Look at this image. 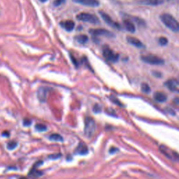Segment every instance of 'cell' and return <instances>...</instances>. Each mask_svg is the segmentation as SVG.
Masks as SVG:
<instances>
[{"mask_svg": "<svg viewBox=\"0 0 179 179\" xmlns=\"http://www.w3.org/2000/svg\"><path fill=\"white\" fill-rule=\"evenodd\" d=\"M164 0H158V1H159V4H162V3L164 2Z\"/></svg>", "mask_w": 179, "mask_h": 179, "instance_id": "cell-27", "label": "cell"}, {"mask_svg": "<svg viewBox=\"0 0 179 179\" xmlns=\"http://www.w3.org/2000/svg\"><path fill=\"white\" fill-rule=\"evenodd\" d=\"M88 153V148L86 146V144L81 143L79 145V146L77 147V148L76 149L75 153L78 155H86Z\"/></svg>", "mask_w": 179, "mask_h": 179, "instance_id": "cell-13", "label": "cell"}, {"mask_svg": "<svg viewBox=\"0 0 179 179\" xmlns=\"http://www.w3.org/2000/svg\"><path fill=\"white\" fill-rule=\"evenodd\" d=\"M103 55L108 61L112 62H115L118 61L119 59V55L117 53L113 51L111 48H109L108 46H105L103 49Z\"/></svg>", "mask_w": 179, "mask_h": 179, "instance_id": "cell-5", "label": "cell"}, {"mask_svg": "<svg viewBox=\"0 0 179 179\" xmlns=\"http://www.w3.org/2000/svg\"><path fill=\"white\" fill-rule=\"evenodd\" d=\"M154 99L158 102H164L166 100V96L164 93L157 92L154 94Z\"/></svg>", "mask_w": 179, "mask_h": 179, "instance_id": "cell-15", "label": "cell"}, {"mask_svg": "<svg viewBox=\"0 0 179 179\" xmlns=\"http://www.w3.org/2000/svg\"><path fill=\"white\" fill-rule=\"evenodd\" d=\"M141 90L144 93H148L150 92V88L147 83H142L141 84Z\"/></svg>", "mask_w": 179, "mask_h": 179, "instance_id": "cell-20", "label": "cell"}, {"mask_svg": "<svg viewBox=\"0 0 179 179\" xmlns=\"http://www.w3.org/2000/svg\"><path fill=\"white\" fill-rule=\"evenodd\" d=\"M60 25H61L65 30L70 32V31H72L73 29H74V27H75V23H74V22L72 21V20H66V21L62 22L61 23H60Z\"/></svg>", "mask_w": 179, "mask_h": 179, "instance_id": "cell-12", "label": "cell"}, {"mask_svg": "<svg viewBox=\"0 0 179 179\" xmlns=\"http://www.w3.org/2000/svg\"><path fill=\"white\" fill-rule=\"evenodd\" d=\"M141 60H143L144 62H146V63L153 65H163V64L164 63V61L163 59L154 55H143V56L141 57Z\"/></svg>", "mask_w": 179, "mask_h": 179, "instance_id": "cell-4", "label": "cell"}, {"mask_svg": "<svg viewBox=\"0 0 179 179\" xmlns=\"http://www.w3.org/2000/svg\"><path fill=\"white\" fill-rule=\"evenodd\" d=\"M178 85V82L175 79H171L169 80L165 83V86H166L169 90H172V91H175L177 89L176 87Z\"/></svg>", "mask_w": 179, "mask_h": 179, "instance_id": "cell-14", "label": "cell"}, {"mask_svg": "<svg viewBox=\"0 0 179 179\" xmlns=\"http://www.w3.org/2000/svg\"><path fill=\"white\" fill-rule=\"evenodd\" d=\"M90 33L94 36H104L107 37H114V34L104 29H90Z\"/></svg>", "mask_w": 179, "mask_h": 179, "instance_id": "cell-7", "label": "cell"}, {"mask_svg": "<svg viewBox=\"0 0 179 179\" xmlns=\"http://www.w3.org/2000/svg\"><path fill=\"white\" fill-rule=\"evenodd\" d=\"M95 120L90 117H87L85 120V134L87 137H91L94 134L95 131Z\"/></svg>", "mask_w": 179, "mask_h": 179, "instance_id": "cell-3", "label": "cell"}, {"mask_svg": "<svg viewBox=\"0 0 179 179\" xmlns=\"http://www.w3.org/2000/svg\"><path fill=\"white\" fill-rule=\"evenodd\" d=\"M93 110L95 113H100L101 111V107L99 105H95L93 108Z\"/></svg>", "mask_w": 179, "mask_h": 179, "instance_id": "cell-25", "label": "cell"}, {"mask_svg": "<svg viewBox=\"0 0 179 179\" xmlns=\"http://www.w3.org/2000/svg\"><path fill=\"white\" fill-rule=\"evenodd\" d=\"M138 3L146 5H151V6H156L159 4L158 0H138Z\"/></svg>", "mask_w": 179, "mask_h": 179, "instance_id": "cell-16", "label": "cell"}, {"mask_svg": "<svg viewBox=\"0 0 179 179\" xmlns=\"http://www.w3.org/2000/svg\"><path fill=\"white\" fill-rule=\"evenodd\" d=\"M75 39L81 44H85L88 41V37L86 35H85V34H80V35L76 36Z\"/></svg>", "mask_w": 179, "mask_h": 179, "instance_id": "cell-17", "label": "cell"}, {"mask_svg": "<svg viewBox=\"0 0 179 179\" xmlns=\"http://www.w3.org/2000/svg\"><path fill=\"white\" fill-rule=\"evenodd\" d=\"M24 125L25 126H29V125H30L31 123V121L29 120H27V119H25V120H24Z\"/></svg>", "mask_w": 179, "mask_h": 179, "instance_id": "cell-26", "label": "cell"}, {"mask_svg": "<svg viewBox=\"0 0 179 179\" xmlns=\"http://www.w3.org/2000/svg\"><path fill=\"white\" fill-rule=\"evenodd\" d=\"M78 4H81L87 6H91V7H96L100 5V2L98 0H73Z\"/></svg>", "mask_w": 179, "mask_h": 179, "instance_id": "cell-8", "label": "cell"}, {"mask_svg": "<svg viewBox=\"0 0 179 179\" xmlns=\"http://www.w3.org/2000/svg\"><path fill=\"white\" fill-rule=\"evenodd\" d=\"M48 91V89L46 88V87H40L39 89H38L37 97L38 99L40 100V102H46Z\"/></svg>", "mask_w": 179, "mask_h": 179, "instance_id": "cell-9", "label": "cell"}, {"mask_svg": "<svg viewBox=\"0 0 179 179\" xmlns=\"http://www.w3.org/2000/svg\"><path fill=\"white\" fill-rule=\"evenodd\" d=\"M159 43H160L162 46H166L168 43V39L166 37L164 36H162L159 39Z\"/></svg>", "mask_w": 179, "mask_h": 179, "instance_id": "cell-21", "label": "cell"}, {"mask_svg": "<svg viewBox=\"0 0 179 179\" xmlns=\"http://www.w3.org/2000/svg\"><path fill=\"white\" fill-rule=\"evenodd\" d=\"M168 1H171V0H168Z\"/></svg>", "mask_w": 179, "mask_h": 179, "instance_id": "cell-29", "label": "cell"}, {"mask_svg": "<svg viewBox=\"0 0 179 179\" xmlns=\"http://www.w3.org/2000/svg\"><path fill=\"white\" fill-rule=\"evenodd\" d=\"M76 18L80 21L89 22V23L95 24V25H97L100 22L98 17L97 15L92 14V13H81L76 16Z\"/></svg>", "mask_w": 179, "mask_h": 179, "instance_id": "cell-2", "label": "cell"}, {"mask_svg": "<svg viewBox=\"0 0 179 179\" xmlns=\"http://www.w3.org/2000/svg\"><path fill=\"white\" fill-rule=\"evenodd\" d=\"M100 14L101 16H102V19L104 20V22H105L107 25L114 27L115 29H120V25L118 22H115L114 20H113V19L111 18L107 13H104L103 11H100Z\"/></svg>", "mask_w": 179, "mask_h": 179, "instance_id": "cell-6", "label": "cell"}, {"mask_svg": "<svg viewBox=\"0 0 179 179\" xmlns=\"http://www.w3.org/2000/svg\"><path fill=\"white\" fill-rule=\"evenodd\" d=\"M42 173H41V172L36 171L35 169V168H33V169L32 170V171L30 172V173H29V175H32V176H41Z\"/></svg>", "mask_w": 179, "mask_h": 179, "instance_id": "cell-22", "label": "cell"}, {"mask_svg": "<svg viewBox=\"0 0 179 179\" xmlns=\"http://www.w3.org/2000/svg\"><path fill=\"white\" fill-rule=\"evenodd\" d=\"M65 1V0H55V1H54V5H55V6H58L62 4H63Z\"/></svg>", "mask_w": 179, "mask_h": 179, "instance_id": "cell-24", "label": "cell"}, {"mask_svg": "<svg viewBox=\"0 0 179 179\" xmlns=\"http://www.w3.org/2000/svg\"><path fill=\"white\" fill-rule=\"evenodd\" d=\"M17 146V143L15 141H11L8 143V149L9 150H13Z\"/></svg>", "mask_w": 179, "mask_h": 179, "instance_id": "cell-23", "label": "cell"}, {"mask_svg": "<svg viewBox=\"0 0 179 179\" xmlns=\"http://www.w3.org/2000/svg\"><path fill=\"white\" fill-rule=\"evenodd\" d=\"M127 41L128 43H130V44L133 45V46L137 47V48H144V45L143 43L141 42V41H139L138 39L137 38L133 37V36H127Z\"/></svg>", "mask_w": 179, "mask_h": 179, "instance_id": "cell-10", "label": "cell"}, {"mask_svg": "<svg viewBox=\"0 0 179 179\" xmlns=\"http://www.w3.org/2000/svg\"><path fill=\"white\" fill-rule=\"evenodd\" d=\"M123 25H124L125 28L128 32L134 33L136 31L133 22L130 20H129V19H125V20H123Z\"/></svg>", "mask_w": 179, "mask_h": 179, "instance_id": "cell-11", "label": "cell"}, {"mask_svg": "<svg viewBox=\"0 0 179 179\" xmlns=\"http://www.w3.org/2000/svg\"><path fill=\"white\" fill-rule=\"evenodd\" d=\"M49 139L52 141H62L63 138L62 136H60L58 134H53L49 137Z\"/></svg>", "mask_w": 179, "mask_h": 179, "instance_id": "cell-18", "label": "cell"}, {"mask_svg": "<svg viewBox=\"0 0 179 179\" xmlns=\"http://www.w3.org/2000/svg\"><path fill=\"white\" fill-rule=\"evenodd\" d=\"M40 1H41V2H46V1H48V0H39Z\"/></svg>", "mask_w": 179, "mask_h": 179, "instance_id": "cell-28", "label": "cell"}, {"mask_svg": "<svg viewBox=\"0 0 179 179\" xmlns=\"http://www.w3.org/2000/svg\"><path fill=\"white\" fill-rule=\"evenodd\" d=\"M35 129L39 132H45L47 130V127L43 124H36Z\"/></svg>", "mask_w": 179, "mask_h": 179, "instance_id": "cell-19", "label": "cell"}, {"mask_svg": "<svg viewBox=\"0 0 179 179\" xmlns=\"http://www.w3.org/2000/svg\"><path fill=\"white\" fill-rule=\"evenodd\" d=\"M162 22L164 24V25L169 29H171L173 32H178L179 31V22L174 17L168 13H164L160 15Z\"/></svg>", "mask_w": 179, "mask_h": 179, "instance_id": "cell-1", "label": "cell"}]
</instances>
